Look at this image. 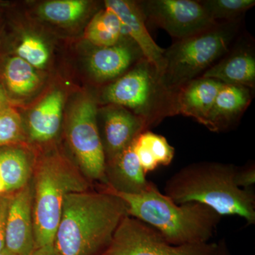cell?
<instances>
[{
  "mask_svg": "<svg viewBox=\"0 0 255 255\" xmlns=\"http://www.w3.org/2000/svg\"><path fill=\"white\" fill-rule=\"evenodd\" d=\"M128 215L124 201L106 189L68 194L55 233V253L58 255H100Z\"/></svg>",
  "mask_w": 255,
  "mask_h": 255,
  "instance_id": "cell-1",
  "label": "cell"
},
{
  "mask_svg": "<svg viewBox=\"0 0 255 255\" xmlns=\"http://www.w3.org/2000/svg\"><path fill=\"white\" fill-rule=\"evenodd\" d=\"M237 166L199 162L179 169L166 182L164 194L177 204L198 203L221 216H238L255 223V195L235 182Z\"/></svg>",
  "mask_w": 255,
  "mask_h": 255,
  "instance_id": "cell-2",
  "label": "cell"
},
{
  "mask_svg": "<svg viewBox=\"0 0 255 255\" xmlns=\"http://www.w3.org/2000/svg\"><path fill=\"white\" fill-rule=\"evenodd\" d=\"M106 190L124 201L128 216L155 228L173 246L209 243L222 217L211 208L198 203L176 204L154 184L137 194L110 187Z\"/></svg>",
  "mask_w": 255,
  "mask_h": 255,
  "instance_id": "cell-3",
  "label": "cell"
},
{
  "mask_svg": "<svg viewBox=\"0 0 255 255\" xmlns=\"http://www.w3.org/2000/svg\"><path fill=\"white\" fill-rule=\"evenodd\" d=\"M88 189L86 179L63 157L49 156L40 162L35 172L33 194L36 248L53 246L65 196Z\"/></svg>",
  "mask_w": 255,
  "mask_h": 255,
  "instance_id": "cell-4",
  "label": "cell"
},
{
  "mask_svg": "<svg viewBox=\"0 0 255 255\" xmlns=\"http://www.w3.org/2000/svg\"><path fill=\"white\" fill-rule=\"evenodd\" d=\"M238 31L236 22L216 26L179 40L164 49L163 68L159 78L164 87L177 94L191 80L200 78L208 69L229 51Z\"/></svg>",
  "mask_w": 255,
  "mask_h": 255,
  "instance_id": "cell-5",
  "label": "cell"
},
{
  "mask_svg": "<svg viewBox=\"0 0 255 255\" xmlns=\"http://www.w3.org/2000/svg\"><path fill=\"white\" fill-rule=\"evenodd\" d=\"M176 96L164 86L157 69L144 58L107 87L103 100L130 110L148 129L166 117L177 115Z\"/></svg>",
  "mask_w": 255,
  "mask_h": 255,
  "instance_id": "cell-6",
  "label": "cell"
},
{
  "mask_svg": "<svg viewBox=\"0 0 255 255\" xmlns=\"http://www.w3.org/2000/svg\"><path fill=\"white\" fill-rule=\"evenodd\" d=\"M217 243L173 246L140 220L125 216L100 255H213Z\"/></svg>",
  "mask_w": 255,
  "mask_h": 255,
  "instance_id": "cell-7",
  "label": "cell"
},
{
  "mask_svg": "<svg viewBox=\"0 0 255 255\" xmlns=\"http://www.w3.org/2000/svg\"><path fill=\"white\" fill-rule=\"evenodd\" d=\"M97 117L95 102L90 98L82 99L70 114L68 137L85 175L102 180L105 179L106 158Z\"/></svg>",
  "mask_w": 255,
  "mask_h": 255,
  "instance_id": "cell-8",
  "label": "cell"
},
{
  "mask_svg": "<svg viewBox=\"0 0 255 255\" xmlns=\"http://www.w3.org/2000/svg\"><path fill=\"white\" fill-rule=\"evenodd\" d=\"M145 20L163 28L173 38L184 39L216 26L200 1L147 0L138 3Z\"/></svg>",
  "mask_w": 255,
  "mask_h": 255,
  "instance_id": "cell-9",
  "label": "cell"
},
{
  "mask_svg": "<svg viewBox=\"0 0 255 255\" xmlns=\"http://www.w3.org/2000/svg\"><path fill=\"white\" fill-rule=\"evenodd\" d=\"M33 190L28 184L11 198L6 219L5 249L14 255H31L36 249Z\"/></svg>",
  "mask_w": 255,
  "mask_h": 255,
  "instance_id": "cell-10",
  "label": "cell"
},
{
  "mask_svg": "<svg viewBox=\"0 0 255 255\" xmlns=\"http://www.w3.org/2000/svg\"><path fill=\"white\" fill-rule=\"evenodd\" d=\"M105 6L118 16L128 36L138 46L144 58L155 67L159 75L163 68L164 49L155 43L149 33L138 3L127 0H107Z\"/></svg>",
  "mask_w": 255,
  "mask_h": 255,
  "instance_id": "cell-11",
  "label": "cell"
},
{
  "mask_svg": "<svg viewBox=\"0 0 255 255\" xmlns=\"http://www.w3.org/2000/svg\"><path fill=\"white\" fill-rule=\"evenodd\" d=\"M96 47L90 55L88 65L98 81L117 80L144 58L141 50L131 39L112 46Z\"/></svg>",
  "mask_w": 255,
  "mask_h": 255,
  "instance_id": "cell-12",
  "label": "cell"
},
{
  "mask_svg": "<svg viewBox=\"0 0 255 255\" xmlns=\"http://www.w3.org/2000/svg\"><path fill=\"white\" fill-rule=\"evenodd\" d=\"M115 106L107 108L103 115V147L110 161L128 147L139 134L148 130L141 119L124 107Z\"/></svg>",
  "mask_w": 255,
  "mask_h": 255,
  "instance_id": "cell-13",
  "label": "cell"
},
{
  "mask_svg": "<svg viewBox=\"0 0 255 255\" xmlns=\"http://www.w3.org/2000/svg\"><path fill=\"white\" fill-rule=\"evenodd\" d=\"M223 83L215 79L200 77L178 90L177 114H182L206 126L213 105Z\"/></svg>",
  "mask_w": 255,
  "mask_h": 255,
  "instance_id": "cell-14",
  "label": "cell"
},
{
  "mask_svg": "<svg viewBox=\"0 0 255 255\" xmlns=\"http://www.w3.org/2000/svg\"><path fill=\"white\" fill-rule=\"evenodd\" d=\"M201 77L253 90L255 87V57L253 48L241 46L228 51Z\"/></svg>",
  "mask_w": 255,
  "mask_h": 255,
  "instance_id": "cell-15",
  "label": "cell"
},
{
  "mask_svg": "<svg viewBox=\"0 0 255 255\" xmlns=\"http://www.w3.org/2000/svg\"><path fill=\"white\" fill-rule=\"evenodd\" d=\"M132 143L106 163L105 179L114 190L137 194L147 191L153 183L147 181Z\"/></svg>",
  "mask_w": 255,
  "mask_h": 255,
  "instance_id": "cell-16",
  "label": "cell"
},
{
  "mask_svg": "<svg viewBox=\"0 0 255 255\" xmlns=\"http://www.w3.org/2000/svg\"><path fill=\"white\" fill-rule=\"evenodd\" d=\"M252 90L240 85L223 84L216 96L206 127L219 132L236 122L252 101Z\"/></svg>",
  "mask_w": 255,
  "mask_h": 255,
  "instance_id": "cell-17",
  "label": "cell"
},
{
  "mask_svg": "<svg viewBox=\"0 0 255 255\" xmlns=\"http://www.w3.org/2000/svg\"><path fill=\"white\" fill-rule=\"evenodd\" d=\"M63 95L55 91L32 111L28 119L30 135L37 141H47L56 135L61 124Z\"/></svg>",
  "mask_w": 255,
  "mask_h": 255,
  "instance_id": "cell-18",
  "label": "cell"
},
{
  "mask_svg": "<svg viewBox=\"0 0 255 255\" xmlns=\"http://www.w3.org/2000/svg\"><path fill=\"white\" fill-rule=\"evenodd\" d=\"M145 174L159 166L169 165L173 160L174 148L162 135L146 130L137 135L132 143Z\"/></svg>",
  "mask_w": 255,
  "mask_h": 255,
  "instance_id": "cell-19",
  "label": "cell"
},
{
  "mask_svg": "<svg viewBox=\"0 0 255 255\" xmlns=\"http://www.w3.org/2000/svg\"><path fill=\"white\" fill-rule=\"evenodd\" d=\"M85 37L98 47L112 46L131 39L118 16L106 8L92 18L87 26Z\"/></svg>",
  "mask_w": 255,
  "mask_h": 255,
  "instance_id": "cell-20",
  "label": "cell"
},
{
  "mask_svg": "<svg viewBox=\"0 0 255 255\" xmlns=\"http://www.w3.org/2000/svg\"><path fill=\"white\" fill-rule=\"evenodd\" d=\"M29 162L22 150L8 149L0 152V179L6 191L19 190L28 184Z\"/></svg>",
  "mask_w": 255,
  "mask_h": 255,
  "instance_id": "cell-21",
  "label": "cell"
},
{
  "mask_svg": "<svg viewBox=\"0 0 255 255\" xmlns=\"http://www.w3.org/2000/svg\"><path fill=\"white\" fill-rule=\"evenodd\" d=\"M4 75L10 92L19 96L34 91L40 78L34 68L18 56L10 58L5 65Z\"/></svg>",
  "mask_w": 255,
  "mask_h": 255,
  "instance_id": "cell-22",
  "label": "cell"
},
{
  "mask_svg": "<svg viewBox=\"0 0 255 255\" xmlns=\"http://www.w3.org/2000/svg\"><path fill=\"white\" fill-rule=\"evenodd\" d=\"M88 1L84 0H55L42 5L41 14L48 21L58 23L74 22L85 14Z\"/></svg>",
  "mask_w": 255,
  "mask_h": 255,
  "instance_id": "cell-23",
  "label": "cell"
},
{
  "mask_svg": "<svg viewBox=\"0 0 255 255\" xmlns=\"http://www.w3.org/2000/svg\"><path fill=\"white\" fill-rule=\"evenodd\" d=\"M210 18L215 22H236L255 6V0H204L200 1Z\"/></svg>",
  "mask_w": 255,
  "mask_h": 255,
  "instance_id": "cell-24",
  "label": "cell"
},
{
  "mask_svg": "<svg viewBox=\"0 0 255 255\" xmlns=\"http://www.w3.org/2000/svg\"><path fill=\"white\" fill-rule=\"evenodd\" d=\"M16 54L34 68H43L49 58V53L45 43L31 35L23 37L16 48Z\"/></svg>",
  "mask_w": 255,
  "mask_h": 255,
  "instance_id": "cell-25",
  "label": "cell"
},
{
  "mask_svg": "<svg viewBox=\"0 0 255 255\" xmlns=\"http://www.w3.org/2000/svg\"><path fill=\"white\" fill-rule=\"evenodd\" d=\"M21 134L19 116L11 109L0 113V145L17 140Z\"/></svg>",
  "mask_w": 255,
  "mask_h": 255,
  "instance_id": "cell-26",
  "label": "cell"
},
{
  "mask_svg": "<svg viewBox=\"0 0 255 255\" xmlns=\"http://www.w3.org/2000/svg\"><path fill=\"white\" fill-rule=\"evenodd\" d=\"M235 182L243 189H252L255 183V167L254 164L243 167H237L235 174Z\"/></svg>",
  "mask_w": 255,
  "mask_h": 255,
  "instance_id": "cell-27",
  "label": "cell"
},
{
  "mask_svg": "<svg viewBox=\"0 0 255 255\" xmlns=\"http://www.w3.org/2000/svg\"><path fill=\"white\" fill-rule=\"evenodd\" d=\"M11 198L0 196V252L5 249L6 219Z\"/></svg>",
  "mask_w": 255,
  "mask_h": 255,
  "instance_id": "cell-28",
  "label": "cell"
},
{
  "mask_svg": "<svg viewBox=\"0 0 255 255\" xmlns=\"http://www.w3.org/2000/svg\"><path fill=\"white\" fill-rule=\"evenodd\" d=\"M213 255H231L227 245H226L224 240H222V241L217 243L216 251H215Z\"/></svg>",
  "mask_w": 255,
  "mask_h": 255,
  "instance_id": "cell-29",
  "label": "cell"
},
{
  "mask_svg": "<svg viewBox=\"0 0 255 255\" xmlns=\"http://www.w3.org/2000/svg\"><path fill=\"white\" fill-rule=\"evenodd\" d=\"M31 255H58L55 253L54 248L52 247H43L35 249Z\"/></svg>",
  "mask_w": 255,
  "mask_h": 255,
  "instance_id": "cell-30",
  "label": "cell"
},
{
  "mask_svg": "<svg viewBox=\"0 0 255 255\" xmlns=\"http://www.w3.org/2000/svg\"><path fill=\"white\" fill-rule=\"evenodd\" d=\"M9 109L8 106V100L6 94L3 90L2 87L0 85V113Z\"/></svg>",
  "mask_w": 255,
  "mask_h": 255,
  "instance_id": "cell-31",
  "label": "cell"
},
{
  "mask_svg": "<svg viewBox=\"0 0 255 255\" xmlns=\"http://www.w3.org/2000/svg\"><path fill=\"white\" fill-rule=\"evenodd\" d=\"M0 255H14L12 253H10L6 249L3 250L2 251L0 252Z\"/></svg>",
  "mask_w": 255,
  "mask_h": 255,
  "instance_id": "cell-32",
  "label": "cell"
},
{
  "mask_svg": "<svg viewBox=\"0 0 255 255\" xmlns=\"http://www.w3.org/2000/svg\"><path fill=\"white\" fill-rule=\"evenodd\" d=\"M4 191H6V189H5L4 184H3V182H1V179H0V194L4 192Z\"/></svg>",
  "mask_w": 255,
  "mask_h": 255,
  "instance_id": "cell-33",
  "label": "cell"
}]
</instances>
